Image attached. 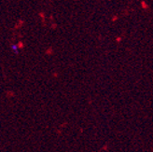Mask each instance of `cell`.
Listing matches in <instances>:
<instances>
[{
    "label": "cell",
    "mask_w": 153,
    "mask_h": 152,
    "mask_svg": "<svg viewBox=\"0 0 153 152\" xmlns=\"http://www.w3.org/2000/svg\"><path fill=\"white\" fill-rule=\"evenodd\" d=\"M11 50H13V52L15 53V54H17L18 51H19V48L17 45H15V44H12L11 45Z\"/></svg>",
    "instance_id": "obj_1"
}]
</instances>
